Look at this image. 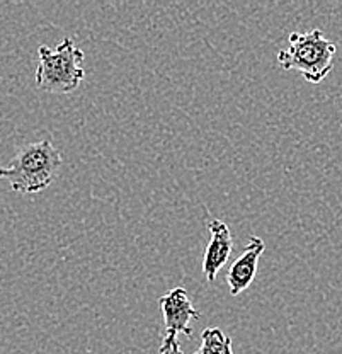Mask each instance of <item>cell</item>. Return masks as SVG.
<instances>
[{
	"instance_id": "cell-1",
	"label": "cell",
	"mask_w": 342,
	"mask_h": 354,
	"mask_svg": "<svg viewBox=\"0 0 342 354\" xmlns=\"http://www.w3.org/2000/svg\"><path fill=\"white\" fill-rule=\"evenodd\" d=\"M64 164L53 138L39 140L21 147L9 165L0 167V179H6L16 193H39L50 187Z\"/></svg>"
},
{
	"instance_id": "cell-2",
	"label": "cell",
	"mask_w": 342,
	"mask_h": 354,
	"mask_svg": "<svg viewBox=\"0 0 342 354\" xmlns=\"http://www.w3.org/2000/svg\"><path fill=\"white\" fill-rule=\"evenodd\" d=\"M337 44L325 38L322 29L308 32H292L288 48L278 53V65L283 70H296L310 84H320L334 66Z\"/></svg>"
},
{
	"instance_id": "cell-3",
	"label": "cell",
	"mask_w": 342,
	"mask_h": 354,
	"mask_svg": "<svg viewBox=\"0 0 342 354\" xmlns=\"http://www.w3.org/2000/svg\"><path fill=\"white\" fill-rule=\"evenodd\" d=\"M82 62L84 51L73 38H65L55 50L43 44L38 48L36 86L50 94H72L86 77Z\"/></svg>"
},
{
	"instance_id": "cell-4",
	"label": "cell",
	"mask_w": 342,
	"mask_h": 354,
	"mask_svg": "<svg viewBox=\"0 0 342 354\" xmlns=\"http://www.w3.org/2000/svg\"><path fill=\"white\" fill-rule=\"evenodd\" d=\"M159 307L164 315L165 334L193 335L191 320L200 319L201 313L193 307L186 288L178 286L159 298Z\"/></svg>"
},
{
	"instance_id": "cell-5",
	"label": "cell",
	"mask_w": 342,
	"mask_h": 354,
	"mask_svg": "<svg viewBox=\"0 0 342 354\" xmlns=\"http://www.w3.org/2000/svg\"><path fill=\"white\" fill-rule=\"evenodd\" d=\"M208 230L209 242L205 252L203 272L208 283H215L218 271L230 259L231 250H234V237H231L230 227L218 218L208 221Z\"/></svg>"
},
{
	"instance_id": "cell-6",
	"label": "cell",
	"mask_w": 342,
	"mask_h": 354,
	"mask_svg": "<svg viewBox=\"0 0 342 354\" xmlns=\"http://www.w3.org/2000/svg\"><path fill=\"white\" fill-rule=\"evenodd\" d=\"M264 250H266V242L260 237L252 235L244 252L235 259V263L230 266L227 272V283L231 297H237L252 285Z\"/></svg>"
},
{
	"instance_id": "cell-7",
	"label": "cell",
	"mask_w": 342,
	"mask_h": 354,
	"mask_svg": "<svg viewBox=\"0 0 342 354\" xmlns=\"http://www.w3.org/2000/svg\"><path fill=\"white\" fill-rule=\"evenodd\" d=\"M194 354H234L231 339L220 327H206L201 334V346Z\"/></svg>"
},
{
	"instance_id": "cell-8",
	"label": "cell",
	"mask_w": 342,
	"mask_h": 354,
	"mask_svg": "<svg viewBox=\"0 0 342 354\" xmlns=\"http://www.w3.org/2000/svg\"><path fill=\"white\" fill-rule=\"evenodd\" d=\"M159 354H184L181 344L178 341V335L165 334L164 339H162Z\"/></svg>"
}]
</instances>
